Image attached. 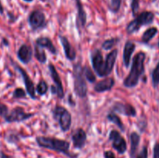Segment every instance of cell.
Here are the masks:
<instances>
[{
    "instance_id": "cell-1",
    "label": "cell",
    "mask_w": 159,
    "mask_h": 158,
    "mask_svg": "<svg viewBox=\"0 0 159 158\" xmlns=\"http://www.w3.org/2000/svg\"><path fill=\"white\" fill-rule=\"evenodd\" d=\"M146 54L144 52H139L134 57L130 71L124 81L126 88H134L138 85L140 78L144 73V61Z\"/></svg>"
},
{
    "instance_id": "cell-2",
    "label": "cell",
    "mask_w": 159,
    "mask_h": 158,
    "mask_svg": "<svg viewBox=\"0 0 159 158\" xmlns=\"http://www.w3.org/2000/svg\"><path fill=\"white\" fill-rule=\"evenodd\" d=\"M36 141L40 147L69 155L70 143L68 141L46 136H37Z\"/></svg>"
},
{
    "instance_id": "cell-3",
    "label": "cell",
    "mask_w": 159,
    "mask_h": 158,
    "mask_svg": "<svg viewBox=\"0 0 159 158\" xmlns=\"http://www.w3.org/2000/svg\"><path fill=\"white\" fill-rule=\"evenodd\" d=\"M73 77H74L75 93L80 98H85L87 95L88 87L85 82V77L83 74V68L80 63L73 66Z\"/></svg>"
},
{
    "instance_id": "cell-4",
    "label": "cell",
    "mask_w": 159,
    "mask_h": 158,
    "mask_svg": "<svg viewBox=\"0 0 159 158\" xmlns=\"http://www.w3.org/2000/svg\"><path fill=\"white\" fill-rule=\"evenodd\" d=\"M154 19H155V15L152 12L144 11V12H141L127 25V33L132 34L139 30L141 26L151 24L153 23Z\"/></svg>"
},
{
    "instance_id": "cell-5",
    "label": "cell",
    "mask_w": 159,
    "mask_h": 158,
    "mask_svg": "<svg viewBox=\"0 0 159 158\" xmlns=\"http://www.w3.org/2000/svg\"><path fill=\"white\" fill-rule=\"evenodd\" d=\"M53 116L58 122L61 131L66 132L71 125V115L65 107L57 105L53 109Z\"/></svg>"
},
{
    "instance_id": "cell-6",
    "label": "cell",
    "mask_w": 159,
    "mask_h": 158,
    "mask_svg": "<svg viewBox=\"0 0 159 158\" xmlns=\"http://www.w3.org/2000/svg\"><path fill=\"white\" fill-rule=\"evenodd\" d=\"M34 116L33 113L26 112L24 108L22 107L17 106L12 108L11 111L9 112L6 117L4 120L8 123H12V122H21L25 120L30 119Z\"/></svg>"
},
{
    "instance_id": "cell-7",
    "label": "cell",
    "mask_w": 159,
    "mask_h": 158,
    "mask_svg": "<svg viewBox=\"0 0 159 158\" xmlns=\"http://www.w3.org/2000/svg\"><path fill=\"white\" fill-rule=\"evenodd\" d=\"M28 22L33 30H37L45 27L47 24L44 14L39 10H34L30 14Z\"/></svg>"
},
{
    "instance_id": "cell-8",
    "label": "cell",
    "mask_w": 159,
    "mask_h": 158,
    "mask_svg": "<svg viewBox=\"0 0 159 158\" xmlns=\"http://www.w3.org/2000/svg\"><path fill=\"white\" fill-rule=\"evenodd\" d=\"M92 64L95 72L99 77H106V65L100 50H96L92 55Z\"/></svg>"
},
{
    "instance_id": "cell-9",
    "label": "cell",
    "mask_w": 159,
    "mask_h": 158,
    "mask_svg": "<svg viewBox=\"0 0 159 158\" xmlns=\"http://www.w3.org/2000/svg\"><path fill=\"white\" fill-rule=\"evenodd\" d=\"M110 140L112 141V146L118 153H124L127 150V143L120 133L116 130H112L110 133Z\"/></svg>"
},
{
    "instance_id": "cell-10",
    "label": "cell",
    "mask_w": 159,
    "mask_h": 158,
    "mask_svg": "<svg viewBox=\"0 0 159 158\" xmlns=\"http://www.w3.org/2000/svg\"><path fill=\"white\" fill-rule=\"evenodd\" d=\"M16 68L19 71V72L21 74L22 77H23V82H24L25 88H26V91L27 94H29L30 97L33 99H36V91H35V87H34V83L32 80H31L29 74H27L26 71L23 68L19 65H16Z\"/></svg>"
},
{
    "instance_id": "cell-11",
    "label": "cell",
    "mask_w": 159,
    "mask_h": 158,
    "mask_svg": "<svg viewBox=\"0 0 159 158\" xmlns=\"http://www.w3.org/2000/svg\"><path fill=\"white\" fill-rule=\"evenodd\" d=\"M48 68H49L51 78L53 79V81L55 84L54 86L57 88V96L59 99H63L64 96H65V92H64V88L63 85H62L61 79L60 76H59L58 73H57V70H56L54 64H50L49 66H48Z\"/></svg>"
},
{
    "instance_id": "cell-12",
    "label": "cell",
    "mask_w": 159,
    "mask_h": 158,
    "mask_svg": "<svg viewBox=\"0 0 159 158\" xmlns=\"http://www.w3.org/2000/svg\"><path fill=\"white\" fill-rule=\"evenodd\" d=\"M113 111L120 113L124 116H131V117H134L137 114L136 109L133 105H131L130 104H124L120 103V102L115 103L113 107Z\"/></svg>"
},
{
    "instance_id": "cell-13",
    "label": "cell",
    "mask_w": 159,
    "mask_h": 158,
    "mask_svg": "<svg viewBox=\"0 0 159 158\" xmlns=\"http://www.w3.org/2000/svg\"><path fill=\"white\" fill-rule=\"evenodd\" d=\"M73 145L75 148L82 149L85 146L87 139L86 133L82 128H79L72 133L71 136Z\"/></svg>"
},
{
    "instance_id": "cell-14",
    "label": "cell",
    "mask_w": 159,
    "mask_h": 158,
    "mask_svg": "<svg viewBox=\"0 0 159 158\" xmlns=\"http://www.w3.org/2000/svg\"><path fill=\"white\" fill-rule=\"evenodd\" d=\"M33 50L30 46L26 44H22L17 51V57L24 64L30 63L32 59Z\"/></svg>"
},
{
    "instance_id": "cell-15",
    "label": "cell",
    "mask_w": 159,
    "mask_h": 158,
    "mask_svg": "<svg viewBox=\"0 0 159 158\" xmlns=\"http://www.w3.org/2000/svg\"><path fill=\"white\" fill-rule=\"evenodd\" d=\"M59 37H60L61 43L62 46L64 48V51H65L66 58L68 59L69 60H71V61L75 60L76 52L74 48L72 47V46L71 45L68 38L64 37V36H60Z\"/></svg>"
},
{
    "instance_id": "cell-16",
    "label": "cell",
    "mask_w": 159,
    "mask_h": 158,
    "mask_svg": "<svg viewBox=\"0 0 159 158\" xmlns=\"http://www.w3.org/2000/svg\"><path fill=\"white\" fill-rule=\"evenodd\" d=\"M134 50L135 44L133 42L130 41V40L126 42L125 45H124V52H123V61H124V64L126 68H128L130 65L131 56Z\"/></svg>"
},
{
    "instance_id": "cell-17",
    "label": "cell",
    "mask_w": 159,
    "mask_h": 158,
    "mask_svg": "<svg viewBox=\"0 0 159 158\" xmlns=\"http://www.w3.org/2000/svg\"><path fill=\"white\" fill-rule=\"evenodd\" d=\"M115 84V81L113 77H108L105 78L104 80L100 81L98 82L94 87V90L96 92L102 93L104 91H110L113 88Z\"/></svg>"
},
{
    "instance_id": "cell-18",
    "label": "cell",
    "mask_w": 159,
    "mask_h": 158,
    "mask_svg": "<svg viewBox=\"0 0 159 158\" xmlns=\"http://www.w3.org/2000/svg\"><path fill=\"white\" fill-rule=\"evenodd\" d=\"M118 50L116 49L113 50L110 54H107L105 60L106 65V77L108 76L113 71V68L114 67L115 62H116V57H117Z\"/></svg>"
},
{
    "instance_id": "cell-19",
    "label": "cell",
    "mask_w": 159,
    "mask_h": 158,
    "mask_svg": "<svg viewBox=\"0 0 159 158\" xmlns=\"http://www.w3.org/2000/svg\"><path fill=\"white\" fill-rule=\"evenodd\" d=\"M36 44L38 45L39 46H40L42 48H46V49H48L54 55H55L57 54V49H56L55 46L54 45L53 42L51 41V39L48 38V37H39V38H37L36 40Z\"/></svg>"
},
{
    "instance_id": "cell-20",
    "label": "cell",
    "mask_w": 159,
    "mask_h": 158,
    "mask_svg": "<svg viewBox=\"0 0 159 158\" xmlns=\"http://www.w3.org/2000/svg\"><path fill=\"white\" fill-rule=\"evenodd\" d=\"M130 156H131V157H134V155L136 154V151L137 150H138V146H139L141 137H140V136L138 134V133H135V132H133V133L130 134Z\"/></svg>"
},
{
    "instance_id": "cell-21",
    "label": "cell",
    "mask_w": 159,
    "mask_h": 158,
    "mask_svg": "<svg viewBox=\"0 0 159 158\" xmlns=\"http://www.w3.org/2000/svg\"><path fill=\"white\" fill-rule=\"evenodd\" d=\"M75 2L78 9V15H79V20H80L81 25H82V26H84L85 25V23H86L87 20L86 13H85V10H84L81 0H75Z\"/></svg>"
},
{
    "instance_id": "cell-22",
    "label": "cell",
    "mask_w": 159,
    "mask_h": 158,
    "mask_svg": "<svg viewBox=\"0 0 159 158\" xmlns=\"http://www.w3.org/2000/svg\"><path fill=\"white\" fill-rule=\"evenodd\" d=\"M34 56L40 63L44 64L47 61V56L43 48L40 47L38 45L36 44L35 49H34Z\"/></svg>"
},
{
    "instance_id": "cell-23",
    "label": "cell",
    "mask_w": 159,
    "mask_h": 158,
    "mask_svg": "<svg viewBox=\"0 0 159 158\" xmlns=\"http://www.w3.org/2000/svg\"><path fill=\"white\" fill-rule=\"evenodd\" d=\"M157 33H158V29H157L156 27L148 28V29L143 33L141 40H142V41L144 42V43H148L152 39H153L154 37H155V36L156 35Z\"/></svg>"
},
{
    "instance_id": "cell-24",
    "label": "cell",
    "mask_w": 159,
    "mask_h": 158,
    "mask_svg": "<svg viewBox=\"0 0 159 158\" xmlns=\"http://www.w3.org/2000/svg\"><path fill=\"white\" fill-rule=\"evenodd\" d=\"M107 119H108L109 121H110L111 122H113V123H114L115 125H116L118 128L120 129L122 131H124V124H123L122 121H121L120 118L117 115L115 114L114 112H112L109 113V114L107 115Z\"/></svg>"
},
{
    "instance_id": "cell-25",
    "label": "cell",
    "mask_w": 159,
    "mask_h": 158,
    "mask_svg": "<svg viewBox=\"0 0 159 158\" xmlns=\"http://www.w3.org/2000/svg\"><path fill=\"white\" fill-rule=\"evenodd\" d=\"M119 40L120 39L117 38V37H113V38L105 40V41L102 43V49L106 50H111L112 48H113L116 44H117Z\"/></svg>"
},
{
    "instance_id": "cell-26",
    "label": "cell",
    "mask_w": 159,
    "mask_h": 158,
    "mask_svg": "<svg viewBox=\"0 0 159 158\" xmlns=\"http://www.w3.org/2000/svg\"><path fill=\"white\" fill-rule=\"evenodd\" d=\"M83 74L84 76H85V78H86L89 81L91 82V83H93V82L96 81V76H95L94 73L93 72L92 69L88 66V65L83 67Z\"/></svg>"
},
{
    "instance_id": "cell-27",
    "label": "cell",
    "mask_w": 159,
    "mask_h": 158,
    "mask_svg": "<svg viewBox=\"0 0 159 158\" xmlns=\"http://www.w3.org/2000/svg\"><path fill=\"white\" fill-rule=\"evenodd\" d=\"M48 91V85L44 80H41L39 81L37 85V92L40 95H43Z\"/></svg>"
},
{
    "instance_id": "cell-28",
    "label": "cell",
    "mask_w": 159,
    "mask_h": 158,
    "mask_svg": "<svg viewBox=\"0 0 159 158\" xmlns=\"http://www.w3.org/2000/svg\"><path fill=\"white\" fill-rule=\"evenodd\" d=\"M152 77L153 86L155 88H157L159 85V62L158 63V64L156 65L155 69H154L152 74Z\"/></svg>"
},
{
    "instance_id": "cell-29",
    "label": "cell",
    "mask_w": 159,
    "mask_h": 158,
    "mask_svg": "<svg viewBox=\"0 0 159 158\" xmlns=\"http://www.w3.org/2000/svg\"><path fill=\"white\" fill-rule=\"evenodd\" d=\"M26 95V91L22 88H16L12 92V99H24Z\"/></svg>"
},
{
    "instance_id": "cell-30",
    "label": "cell",
    "mask_w": 159,
    "mask_h": 158,
    "mask_svg": "<svg viewBox=\"0 0 159 158\" xmlns=\"http://www.w3.org/2000/svg\"><path fill=\"white\" fill-rule=\"evenodd\" d=\"M121 5V0H110V9L111 12H117L120 10Z\"/></svg>"
},
{
    "instance_id": "cell-31",
    "label": "cell",
    "mask_w": 159,
    "mask_h": 158,
    "mask_svg": "<svg viewBox=\"0 0 159 158\" xmlns=\"http://www.w3.org/2000/svg\"><path fill=\"white\" fill-rule=\"evenodd\" d=\"M9 108L6 104L0 103V117L5 119L9 113Z\"/></svg>"
},
{
    "instance_id": "cell-32",
    "label": "cell",
    "mask_w": 159,
    "mask_h": 158,
    "mask_svg": "<svg viewBox=\"0 0 159 158\" xmlns=\"http://www.w3.org/2000/svg\"><path fill=\"white\" fill-rule=\"evenodd\" d=\"M130 8H131L133 15L135 16L139 9V0H132L131 3H130Z\"/></svg>"
},
{
    "instance_id": "cell-33",
    "label": "cell",
    "mask_w": 159,
    "mask_h": 158,
    "mask_svg": "<svg viewBox=\"0 0 159 158\" xmlns=\"http://www.w3.org/2000/svg\"><path fill=\"white\" fill-rule=\"evenodd\" d=\"M136 158H148V148L146 147H144L139 154L137 156Z\"/></svg>"
},
{
    "instance_id": "cell-34",
    "label": "cell",
    "mask_w": 159,
    "mask_h": 158,
    "mask_svg": "<svg viewBox=\"0 0 159 158\" xmlns=\"http://www.w3.org/2000/svg\"><path fill=\"white\" fill-rule=\"evenodd\" d=\"M154 158H159V143L155 144L154 147Z\"/></svg>"
},
{
    "instance_id": "cell-35",
    "label": "cell",
    "mask_w": 159,
    "mask_h": 158,
    "mask_svg": "<svg viewBox=\"0 0 159 158\" xmlns=\"http://www.w3.org/2000/svg\"><path fill=\"white\" fill-rule=\"evenodd\" d=\"M104 156L105 158H116L114 153L112 151H106L104 153Z\"/></svg>"
},
{
    "instance_id": "cell-36",
    "label": "cell",
    "mask_w": 159,
    "mask_h": 158,
    "mask_svg": "<svg viewBox=\"0 0 159 158\" xmlns=\"http://www.w3.org/2000/svg\"><path fill=\"white\" fill-rule=\"evenodd\" d=\"M0 158H11V156H9V155L6 154L4 152L0 151Z\"/></svg>"
},
{
    "instance_id": "cell-37",
    "label": "cell",
    "mask_w": 159,
    "mask_h": 158,
    "mask_svg": "<svg viewBox=\"0 0 159 158\" xmlns=\"http://www.w3.org/2000/svg\"><path fill=\"white\" fill-rule=\"evenodd\" d=\"M2 43L3 44V46H9V41H8L6 38L2 39Z\"/></svg>"
},
{
    "instance_id": "cell-38",
    "label": "cell",
    "mask_w": 159,
    "mask_h": 158,
    "mask_svg": "<svg viewBox=\"0 0 159 158\" xmlns=\"http://www.w3.org/2000/svg\"><path fill=\"white\" fill-rule=\"evenodd\" d=\"M3 12H4V9H3V6L2 5L1 0H0V15L3 14Z\"/></svg>"
},
{
    "instance_id": "cell-39",
    "label": "cell",
    "mask_w": 159,
    "mask_h": 158,
    "mask_svg": "<svg viewBox=\"0 0 159 158\" xmlns=\"http://www.w3.org/2000/svg\"><path fill=\"white\" fill-rule=\"evenodd\" d=\"M23 1H25V2H32L33 0H23Z\"/></svg>"
},
{
    "instance_id": "cell-40",
    "label": "cell",
    "mask_w": 159,
    "mask_h": 158,
    "mask_svg": "<svg viewBox=\"0 0 159 158\" xmlns=\"http://www.w3.org/2000/svg\"><path fill=\"white\" fill-rule=\"evenodd\" d=\"M40 1H43V2H46V1H48V0H40Z\"/></svg>"
},
{
    "instance_id": "cell-41",
    "label": "cell",
    "mask_w": 159,
    "mask_h": 158,
    "mask_svg": "<svg viewBox=\"0 0 159 158\" xmlns=\"http://www.w3.org/2000/svg\"><path fill=\"white\" fill-rule=\"evenodd\" d=\"M158 48H159V42H158Z\"/></svg>"
},
{
    "instance_id": "cell-42",
    "label": "cell",
    "mask_w": 159,
    "mask_h": 158,
    "mask_svg": "<svg viewBox=\"0 0 159 158\" xmlns=\"http://www.w3.org/2000/svg\"><path fill=\"white\" fill-rule=\"evenodd\" d=\"M152 1H155V0H152Z\"/></svg>"
}]
</instances>
